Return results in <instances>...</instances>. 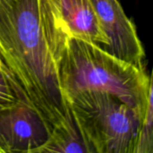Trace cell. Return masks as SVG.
<instances>
[{"instance_id": "obj_1", "label": "cell", "mask_w": 153, "mask_h": 153, "mask_svg": "<svg viewBox=\"0 0 153 153\" xmlns=\"http://www.w3.org/2000/svg\"><path fill=\"white\" fill-rule=\"evenodd\" d=\"M67 37L50 0H0V55L19 102L50 131L73 118L59 73Z\"/></svg>"}, {"instance_id": "obj_2", "label": "cell", "mask_w": 153, "mask_h": 153, "mask_svg": "<svg viewBox=\"0 0 153 153\" xmlns=\"http://www.w3.org/2000/svg\"><path fill=\"white\" fill-rule=\"evenodd\" d=\"M59 73L68 102L78 93L105 91L116 96L143 120L152 91V78L144 68L117 58L99 45L68 37Z\"/></svg>"}, {"instance_id": "obj_3", "label": "cell", "mask_w": 153, "mask_h": 153, "mask_svg": "<svg viewBox=\"0 0 153 153\" xmlns=\"http://www.w3.org/2000/svg\"><path fill=\"white\" fill-rule=\"evenodd\" d=\"M74 120L94 153H134L142 118L110 93L86 91L70 97Z\"/></svg>"}, {"instance_id": "obj_4", "label": "cell", "mask_w": 153, "mask_h": 153, "mask_svg": "<svg viewBox=\"0 0 153 153\" xmlns=\"http://www.w3.org/2000/svg\"><path fill=\"white\" fill-rule=\"evenodd\" d=\"M50 130L37 112L18 103L0 110V153H34L48 140Z\"/></svg>"}, {"instance_id": "obj_5", "label": "cell", "mask_w": 153, "mask_h": 153, "mask_svg": "<svg viewBox=\"0 0 153 153\" xmlns=\"http://www.w3.org/2000/svg\"><path fill=\"white\" fill-rule=\"evenodd\" d=\"M108 37L106 51L143 68L145 52L134 22L127 16L119 0H91Z\"/></svg>"}, {"instance_id": "obj_6", "label": "cell", "mask_w": 153, "mask_h": 153, "mask_svg": "<svg viewBox=\"0 0 153 153\" xmlns=\"http://www.w3.org/2000/svg\"><path fill=\"white\" fill-rule=\"evenodd\" d=\"M69 37L104 48L109 40L91 0H50Z\"/></svg>"}, {"instance_id": "obj_7", "label": "cell", "mask_w": 153, "mask_h": 153, "mask_svg": "<svg viewBox=\"0 0 153 153\" xmlns=\"http://www.w3.org/2000/svg\"><path fill=\"white\" fill-rule=\"evenodd\" d=\"M94 153L77 123L73 119L65 124L54 127L46 143L34 153Z\"/></svg>"}, {"instance_id": "obj_8", "label": "cell", "mask_w": 153, "mask_h": 153, "mask_svg": "<svg viewBox=\"0 0 153 153\" xmlns=\"http://www.w3.org/2000/svg\"><path fill=\"white\" fill-rule=\"evenodd\" d=\"M153 152L152 91L149 94L146 112L140 123L134 153Z\"/></svg>"}, {"instance_id": "obj_9", "label": "cell", "mask_w": 153, "mask_h": 153, "mask_svg": "<svg viewBox=\"0 0 153 153\" xmlns=\"http://www.w3.org/2000/svg\"><path fill=\"white\" fill-rule=\"evenodd\" d=\"M20 103L14 91L10 74L0 55V110Z\"/></svg>"}]
</instances>
